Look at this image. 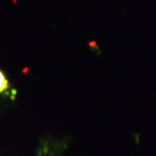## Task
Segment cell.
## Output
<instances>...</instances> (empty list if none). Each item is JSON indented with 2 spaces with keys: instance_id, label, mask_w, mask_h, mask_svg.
I'll list each match as a JSON object with an SVG mask.
<instances>
[{
  "instance_id": "1",
  "label": "cell",
  "mask_w": 156,
  "mask_h": 156,
  "mask_svg": "<svg viewBox=\"0 0 156 156\" xmlns=\"http://www.w3.org/2000/svg\"><path fill=\"white\" fill-rule=\"evenodd\" d=\"M9 87V82L2 72L0 70V93L5 92Z\"/></svg>"
}]
</instances>
